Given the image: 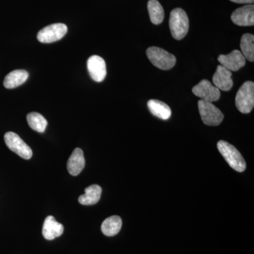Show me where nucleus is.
Wrapping results in <instances>:
<instances>
[{
  "label": "nucleus",
  "mask_w": 254,
  "mask_h": 254,
  "mask_svg": "<svg viewBox=\"0 0 254 254\" xmlns=\"http://www.w3.org/2000/svg\"><path fill=\"white\" fill-rule=\"evenodd\" d=\"M220 154L234 170L239 173L245 171L247 164L243 156L234 145L225 141H220L217 144Z\"/></svg>",
  "instance_id": "1"
},
{
  "label": "nucleus",
  "mask_w": 254,
  "mask_h": 254,
  "mask_svg": "<svg viewBox=\"0 0 254 254\" xmlns=\"http://www.w3.org/2000/svg\"><path fill=\"white\" fill-rule=\"evenodd\" d=\"M170 28L175 39H183L188 33L190 21L185 11L181 8L173 9L170 13Z\"/></svg>",
  "instance_id": "2"
},
{
  "label": "nucleus",
  "mask_w": 254,
  "mask_h": 254,
  "mask_svg": "<svg viewBox=\"0 0 254 254\" xmlns=\"http://www.w3.org/2000/svg\"><path fill=\"white\" fill-rule=\"evenodd\" d=\"M146 55L150 63L160 69L170 70L176 64L177 59L173 55L158 47L148 48Z\"/></svg>",
  "instance_id": "3"
},
{
  "label": "nucleus",
  "mask_w": 254,
  "mask_h": 254,
  "mask_svg": "<svg viewBox=\"0 0 254 254\" xmlns=\"http://www.w3.org/2000/svg\"><path fill=\"white\" fill-rule=\"evenodd\" d=\"M235 104L240 113L249 114L254 106V83L247 81L240 87L237 92Z\"/></svg>",
  "instance_id": "4"
},
{
  "label": "nucleus",
  "mask_w": 254,
  "mask_h": 254,
  "mask_svg": "<svg viewBox=\"0 0 254 254\" xmlns=\"http://www.w3.org/2000/svg\"><path fill=\"white\" fill-rule=\"evenodd\" d=\"M198 110L202 121L208 126H218L224 119L223 113L210 102L200 100Z\"/></svg>",
  "instance_id": "5"
},
{
  "label": "nucleus",
  "mask_w": 254,
  "mask_h": 254,
  "mask_svg": "<svg viewBox=\"0 0 254 254\" xmlns=\"http://www.w3.org/2000/svg\"><path fill=\"white\" fill-rule=\"evenodd\" d=\"M4 141L11 151L25 160H29L33 156V151L21 137L14 132H7L4 135Z\"/></svg>",
  "instance_id": "6"
},
{
  "label": "nucleus",
  "mask_w": 254,
  "mask_h": 254,
  "mask_svg": "<svg viewBox=\"0 0 254 254\" xmlns=\"http://www.w3.org/2000/svg\"><path fill=\"white\" fill-rule=\"evenodd\" d=\"M67 33V26L64 23H54L43 28L38 32V41L43 43H51L60 41Z\"/></svg>",
  "instance_id": "7"
},
{
  "label": "nucleus",
  "mask_w": 254,
  "mask_h": 254,
  "mask_svg": "<svg viewBox=\"0 0 254 254\" xmlns=\"http://www.w3.org/2000/svg\"><path fill=\"white\" fill-rule=\"evenodd\" d=\"M192 92L200 100L210 103L218 101L221 95L220 90L206 79L202 80L196 86L193 87Z\"/></svg>",
  "instance_id": "8"
},
{
  "label": "nucleus",
  "mask_w": 254,
  "mask_h": 254,
  "mask_svg": "<svg viewBox=\"0 0 254 254\" xmlns=\"http://www.w3.org/2000/svg\"><path fill=\"white\" fill-rule=\"evenodd\" d=\"M218 62L230 71H237L246 64L245 56L240 50H235L228 55H220Z\"/></svg>",
  "instance_id": "9"
},
{
  "label": "nucleus",
  "mask_w": 254,
  "mask_h": 254,
  "mask_svg": "<svg viewBox=\"0 0 254 254\" xmlns=\"http://www.w3.org/2000/svg\"><path fill=\"white\" fill-rule=\"evenodd\" d=\"M87 68L92 79L102 82L107 74L106 64L103 58L98 55H93L87 62Z\"/></svg>",
  "instance_id": "10"
},
{
  "label": "nucleus",
  "mask_w": 254,
  "mask_h": 254,
  "mask_svg": "<svg viewBox=\"0 0 254 254\" xmlns=\"http://www.w3.org/2000/svg\"><path fill=\"white\" fill-rule=\"evenodd\" d=\"M232 22L237 26H252L254 25V6L253 4L246 5L238 8L232 13Z\"/></svg>",
  "instance_id": "11"
},
{
  "label": "nucleus",
  "mask_w": 254,
  "mask_h": 254,
  "mask_svg": "<svg viewBox=\"0 0 254 254\" xmlns=\"http://www.w3.org/2000/svg\"><path fill=\"white\" fill-rule=\"evenodd\" d=\"M232 75V71L227 69L222 65H219L213 76L214 86L217 87L219 90H221V91H230L232 86H233Z\"/></svg>",
  "instance_id": "12"
},
{
  "label": "nucleus",
  "mask_w": 254,
  "mask_h": 254,
  "mask_svg": "<svg viewBox=\"0 0 254 254\" xmlns=\"http://www.w3.org/2000/svg\"><path fill=\"white\" fill-rule=\"evenodd\" d=\"M64 226L63 224L57 221L55 217L50 215L45 220L43 226V236L47 240H53L63 235Z\"/></svg>",
  "instance_id": "13"
},
{
  "label": "nucleus",
  "mask_w": 254,
  "mask_h": 254,
  "mask_svg": "<svg viewBox=\"0 0 254 254\" xmlns=\"http://www.w3.org/2000/svg\"><path fill=\"white\" fill-rule=\"evenodd\" d=\"M86 160H85L83 151L79 148H75L72 154L68 158L67 170L68 173L72 176H78L85 168Z\"/></svg>",
  "instance_id": "14"
},
{
  "label": "nucleus",
  "mask_w": 254,
  "mask_h": 254,
  "mask_svg": "<svg viewBox=\"0 0 254 254\" xmlns=\"http://www.w3.org/2000/svg\"><path fill=\"white\" fill-rule=\"evenodd\" d=\"M29 76L26 70H14L6 75L4 80V86L7 89H12L23 84Z\"/></svg>",
  "instance_id": "15"
},
{
  "label": "nucleus",
  "mask_w": 254,
  "mask_h": 254,
  "mask_svg": "<svg viewBox=\"0 0 254 254\" xmlns=\"http://www.w3.org/2000/svg\"><path fill=\"white\" fill-rule=\"evenodd\" d=\"M102 188L99 185H93L85 189V194L78 197V202L83 205L96 204L101 196Z\"/></svg>",
  "instance_id": "16"
},
{
  "label": "nucleus",
  "mask_w": 254,
  "mask_h": 254,
  "mask_svg": "<svg viewBox=\"0 0 254 254\" xmlns=\"http://www.w3.org/2000/svg\"><path fill=\"white\" fill-rule=\"evenodd\" d=\"M123 226V220L118 215H113L105 219L102 224V232L108 237H113L118 235Z\"/></svg>",
  "instance_id": "17"
},
{
  "label": "nucleus",
  "mask_w": 254,
  "mask_h": 254,
  "mask_svg": "<svg viewBox=\"0 0 254 254\" xmlns=\"http://www.w3.org/2000/svg\"><path fill=\"white\" fill-rule=\"evenodd\" d=\"M148 109L157 118L167 120L171 117L172 111L166 103L158 100H150L148 102Z\"/></svg>",
  "instance_id": "18"
},
{
  "label": "nucleus",
  "mask_w": 254,
  "mask_h": 254,
  "mask_svg": "<svg viewBox=\"0 0 254 254\" xmlns=\"http://www.w3.org/2000/svg\"><path fill=\"white\" fill-rule=\"evenodd\" d=\"M148 10L151 22L153 24H160L165 17V12L162 5L158 0H149L148 2Z\"/></svg>",
  "instance_id": "19"
},
{
  "label": "nucleus",
  "mask_w": 254,
  "mask_h": 254,
  "mask_svg": "<svg viewBox=\"0 0 254 254\" xmlns=\"http://www.w3.org/2000/svg\"><path fill=\"white\" fill-rule=\"evenodd\" d=\"M242 53L245 59L253 63L254 61V36L250 33L243 35L240 43Z\"/></svg>",
  "instance_id": "20"
},
{
  "label": "nucleus",
  "mask_w": 254,
  "mask_h": 254,
  "mask_svg": "<svg viewBox=\"0 0 254 254\" xmlns=\"http://www.w3.org/2000/svg\"><path fill=\"white\" fill-rule=\"evenodd\" d=\"M27 122L28 125L32 129L39 133H43L48 126V122L46 119L38 113H31L28 114Z\"/></svg>",
  "instance_id": "21"
},
{
  "label": "nucleus",
  "mask_w": 254,
  "mask_h": 254,
  "mask_svg": "<svg viewBox=\"0 0 254 254\" xmlns=\"http://www.w3.org/2000/svg\"><path fill=\"white\" fill-rule=\"evenodd\" d=\"M230 1L238 4H252L254 0H230Z\"/></svg>",
  "instance_id": "22"
}]
</instances>
